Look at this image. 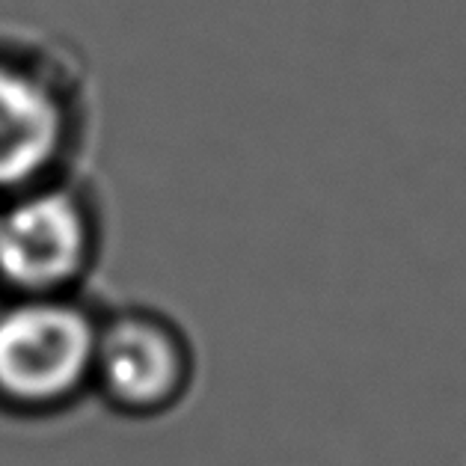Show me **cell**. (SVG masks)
<instances>
[{
    "instance_id": "2",
    "label": "cell",
    "mask_w": 466,
    "mask_h": 466,
    "mask_svg": "<svg viewBox=\"0 0 466 466\" xmlns=\"http://www.w3.org/2000/svg\"><path fill=\"white\" fill-rule=\"evenodd\" d=\"M93 249L96 226L75 190L42 181L0 199V286L15 298L66 294Z\"/></svg>"
},
{
    "instance_id": "1",
    "label": "cell",
    "mask_w": 466,
    "mask_h": 466,
    "mask_svg": "<svg viewBox=\"0 0 466 466\" xmlns=\"http://www.w3.org/2000/svg\"><path fill=\"white\" fill-rule=\"evenodd\" d=\"M98 324L66 294L13 298L0 309V395L54 404L93 378Z\"/></svg>"
},
{
    "instance_id": "4",
    "label": "cell",
    "mask_w": 466,
    "mask_h": 466,
    "mask_svg": "<svg viewBox=\"0 0 466 466\" xmlns=\"http://www.w3.org/2000/svg\"><path fill=\"white\" fill-rule=\"evenodd\" d=\"M93 378L131 410H152L176 398L185 380V348L173 327L128 312L98 327Z\"/></svg>"
},
{
    "instance_id": "3",
    "label": "cell",
    "mask_w": 466,
    "mask_h": 466,
    "mask_svg": "<svg viewBox=\"0 0 466 466\" xmlns=\"http://www.w3.org/2000/svg\"><path fill=\"white\" fill-rule=\"evenodd\" d=\"M63 93L27 63L0 56V199L48 181L69 143Z\"/></svg>"
}]
</instances>
